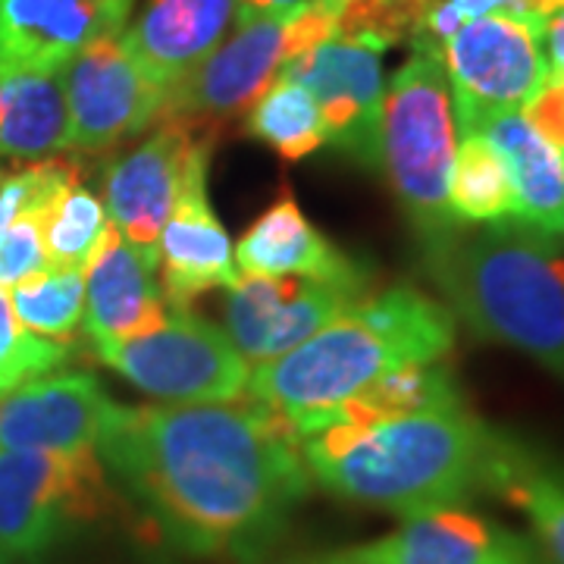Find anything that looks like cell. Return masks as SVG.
I'll list each match as a JSON object with an SVG mask.
<instances>
[{
  "label": "cell",
  "instance_id": "obj_13",
  "mask_svg": "<svg viewBox=\"0 0 564 564\" xmlns=\"http://www.w3.org/2000/svg\"><path fill=\"white\" fill-rule=\"evenodd\" d=\"M280 76L302 82L317 101L323 144L367 170L380 166L383 132V51L348 39H329L285 63Z\"/></svg>",
  "mask_w": 564,
  "mask_h": 564
},
{
  "label": "cell",
  "instance_id": "obj_33",
  "mask_svg": "<svg viewBox=\"0 0 564 564\" xmlns=\"http://www.w3.org/2000/svg\"><path fill=\"white\" fill-rule=\"evenodd\" d=\"M464 20H477L486 13H499V0H448Z\"/></svg>",
  "mask_w": 564,
  "mask_h": 564
},
{
  "label": "cell",
  "instance_id": "obj_19",
  "mask_svg": "<svg viewBox=\"0 0 564 564\" xmlns=\"http://www.w3.org/2000/svg\"><path fill=\"white\" fill-rule=\"evenodd\" d=\"M239 0H148V7L120 32L141 73L173 88L226 39Z\"/></svg>",
  "mask_w": 564,
  "mask_h": 564
},
{
  "label": "cell",
  "instance_id": "obj_11",
  "mask_svg": "<svg viewBox=\"0 0 564 564\" xmlns=\"http://www.w3.org/2000/svg\"><path fill=\"white\" fill-rule=\"evenodd\" d=\"M69 113L66 144L101 154L161 120L170 88L151 82L126 51L120 32L98 39L63 66Z\"/></svg>",
  "mask_w": 564,
  "mask_h": 564
},
{
  "label": "cell",
  "instance_id": "obj_35",
  "mask_svg": "<svg viewBox=\"0 0 564 564\" xmlns=\"http://www.w3.org/2000/svg\"><path fill=\"white\" fill-rule=\"evenodd\" d=\"M321 3H329V7H336V10H345L351 0H321Z\"/></svg>",
  "mask_w": 564,
  "mask_h": 564
},
{
  "label": "cell",
  "instance_id": "obj_16",
  "mask_svg": "<svg viewBox=\"0 0 564 564\" xmlns=\"http://www.w3.org/2000/svg\"><path fill=\"white\" fill-rule=\"evenodd\" d=\"M113 399L91 373H47L0 395V448L98 455Z\"/></svg>",
  "mask_w": 564,
  "mask_h": 564
},
{
  "label": "cell",
  "instance_id": "obj_24",
  "mask_svg": "<svg viewBox=\"0 0 564 564\" xmlns=\"http://www.w3.org/2000/svg\"><path fill=\"white\" fill-rule=\"evenodd\" d=\"M448 210L458 226L514 220V188L505 161L480 132H464L455 148Z\"/></svg>",
  "mask_w": 564,
  "mask_h": 564
},
{
  "label": "cell",
  "instance_id": "obj_17",
  "mask_svg": "<svg viewBox=\"0 0 564 564\" xmlns=\"http://www.w3.org/2000/svg\"><path fill=\"white\" fill-rule=\"evenodd\" d=\"M161 289L173 307H192L210 289H229L242 276L232 242L207 202V166L185 182L158 245Z\"/></svg>",
  "mask_w": 564,
  "mask_h": 564
},
{
  "label": "cell",
  "instance_id": "obj_6",
  "mask_svg": "<svg viewBox=\"0 0 564 564\" xmlns=\"http://www.w3.org/2000/svg\"><path fill=\"white\" fill-rule=\"evenodd\" d=\"M98 361L166 404H226L248 392L251 364L217 323L192 307H173L158 329L95 345Z\"/></svg>",
  "mask_w": 564,
  "mask_h": 564
},
{
  "label": "cell",
  "instance_id": "obj_5",
  "mask_svg": "<svg viewBox=\"0 0 564 564\" xmlns=\"http://www.w3.org/2000/svg\"><path fill=\"white\" fill-rule=\"evenodd\" d=\"M458 122L443 51L414 44V54L386 85L380 163L421 242L458 229L448 210V180Z\"/></svg>",
  "mask_w": 564,
  "mask_h": 564
},
{
  "label": "cell",
  "instance_id": "obj_28",
  "mask_svg": "<svg viewBox=\"0 0 564 564\" xmlns=\"http://www.w3.org/2000/svg\"><path fill=\"white\" fill-rule=\"evenodd\" d=\"M69 361V343H54L25 329L13 311L10 292L0 289V395L61 370Z\"/></svg>",
  "mask_w": 564,
  "mask_h": 564
},
{
  "label": "cell",
  "instance_id": "obj_29",
  "mask_svg": "<svg viewBox=\"0 0 564 564\" xmlns=\"http://www.w3.org/2000/svg\"><path fill=\"white\" fill-rule=\"evenodd\" d=\"M63 192L44 195L39 202L29 204L20 217L7 226V232L0 236V289L10 292L17 282L29 280V276H35L41 270H47L44 226H47V217H51V210H54V204H57Z\"/></svg>",
  "mask_w": 564,
  "mask_h": 564
},
{
  "label": "cell",
  "instance_id": "obj_21",
  "mask_svg": "<svg viewBox=\"0 0 564 564\" xmlns=\"http://www.w3.org/2000/svg\"><path fill=\"white\" fill-rule=\"evenodd\" d=\"M489 496L518 508L552 564H564V458L499 430Z\"/></svg>",
  "mask_w": 564,
  "mask_h": 564
},
{
  "label": "cell",
  "instance_id": "obj_8",
  "mask_svg": "<svg viewBox=\"0 0 564 564\" xmlns=\"http://www.w3.org/2000/svg\"><path fill=\"white\" fill-rule=\"evenodd\" d=\"M443 66L462 135L505 113H521L552 73L543 32L505 13L464 22L443 44Z\"/></svg>",
  "mask_w": 564,
  "mask_h": 564
},
{
  "label": "cell",
  "instance_id": "obj_34",
  "mask_svg": "<svg viewBox=\"0 0 564 564\" xmlns=\"http://www.w3.org/2000/svg\"><path fill=\"white\" fill-rule=\"evenodd\" d=\"M248 564H317L314 562V552H304V555H280V558H258V562H248Z\"/></svg>",
  "mask_w": 564,
  "mask_h": 564
},
{
  "label": "cell",
  "instance_id": "obj_26",
  "mask_svg": "<svg viewBox=\"0 0 564 564\" xmlns=\"http://www.w3.org/2000/svg\"><path fill=\"white\" fill-rule=\"evenodd\" d=\"M13 311L25 329L54 343H73L85 317V270L47 267L10 289Z\"/></svg>",
  "mask_w": 564,
  "mask_h": 564
},
{
  "label": "cell",
  "instance_id": "obj_23",
  "mask_svg": "<svg viewBox=\"0 0 564 564\" xmlns=\"http://www.w3.org/2000/svg\"><path fill=\"white\" fill-rule=\"evenodd\" d=\"M69 113L57 76H3L0 79V158L47 161L66 144Z\"/></svg>",
  "mask_w": 564,
  "mask_h": 564
},
{
  "label": "cell",
  "instance_id": "obj_12",
  "mask_svg": "<svg viewBox=\"0 0 564 564\" xmlns=\"http://www.w3.org/2000/svg\"><path fill=\"white\" fill-rule=\"evenodd\" d=\"M317 564H552L533 533L458 508H436L377 540L314 552Z\"/></svg>",
  "mask_w": 564,
  "mask_h": 564
},
{
  "label": "cell",
  "instance_id": "obj_15",
  "mask_svg": "<svg viewBox=\"0 0 564 564\" xmlns=\"http://www.w3.org/2000/svg\"><path fill=\"white\" fill-rule=\"evenodd\" d=\"M135 0H0V79L57 76L79 51L126 29Z\"/></svg>",
  "mask_w": 564,
  "mask_h": 564
},
{
  "label": "cell",
  "instance_id": "obj_25",
  "mask_svg": "<svg viewBox=\"0 0 564 564\" xmlns=\"http://www.w3.org/2000/svg\"><path fill=\"white\" fill-rule=\"evenodd\" d=\"M248 132L285 161H302L323 144L321 110L302 82L276 76L248 110Z\"/></svg>",
  "mask_w": 564,
  "mask_h": 564
},
{
  "label": "cell",
  "instance_id": "obj_22",
  "mask_svg": "<svg viewBox=\"0 0 564 564\" xmlns=\"http://www.w3.org/2000/svg\"><path fill=\"white\" fill-rule=\"evenodd\" d=\"M480 135L492 141L514 188V220L564 239V154L543 139L524 113L489 120Z\"/></svg>",
  "mask_w": 564,
  "mask_h": 564
},
{
  "label": "cell",
  "instance_id": "obj_4",
  "mask_svg": "<svg viewBox=\"0 0 564 564\" xmlns=\"http://www.w3.org/2000/svg\"><path fill=\"white\" fill-rule=\"evenodd\" d=\"M423 263L455 321L564 383V239L518 220L458 226L423 242Z\"/></svg>",
  "mask_w": 564,
  "mask_h": 564
},
{
  "label": "cell",
  "instance_id": "obj_18",
  "mask_svg": "<svg viewBox=\"0 0 564 564\" xmlns=\"http://www.w3.org/2000/svg\"><path fill=\"white\" fill-rule=\"evenodd\" d=\"M170 311L158 280V263L117 232L110 223L95 258L85 267V333L91 345L122 343L158 329Z\"/></svg>",
  "mask_w": 564,
  "mask_h": 564
},
{
  "label": "cell",
  "instance_id": "obj_36",
  "mask_svg": "<svg viewBox=\"0 0 564 564\" xmlns=\"http://www.w3.org/2000/svg\"><path fill=\"white\" fill-rule=\"evenodd\" d=\"M0 564H7V555H3V552H0Z\"/></svg>",
  "mask_w": 564,
  "mask_h": 564
},
{
  "label": "cell",
  "instance_id": "obj_14",
  "mask_svg": "<svg viewBox=\"0 0 564 564\" xmlns=\"http://www.w3.org/2000/svg\"><path fill=\"white\" fill-rule=\"evenodd\" d=\"M226 292V333L248 364L276 361L364 299L333 282L251 273H242Z\"/></svg>",
  "mask_w": 564,
  "mask_h": 564
},
{
  "label": "cell",
  "instance_id": "obj_2",
  "mask_svg": "<svg viewBox=\"0 0 564 564\" xmlns=\"http://www.w3.org/2000/svg\"><path fill=\"white\" fill-rule=\"evenodd\" d=\"M499 426L464 399L302 436L311 480L345 502L414 518L489 496Z\"/></svg>",
  "mask_w": 564,
  "mask_h": 564
},
{
  "label": "cell",
  "instance_id": "obj_32",
  "mask_svg": "<svg viewBox=\"0 0 564 564\" xmlns=\"http://www.w3.org/2000/svg\"><path fill=\"white\" fill-rule=\"evenodd\" d=\"M302 0H239V17H258V13H282V10H292L299 7Z\"/></svg>",
  "mask_w": 564,
  "mask_h": 564
},
{
  "label": "cell",
  "instance_id": "obj_20",
  "mask_svg": "<svg viewBox=\"0 0 564 564\" xmlns=\"http://www.w3.org/2000/svg\"><path fill=\"white\" fill-rule=\"evenodd\" d=\"M236 267L251 276H302L367 295V273L282 195L236 245Z\"/></svg>",
  "mask_w": 564,
  "mask_h": 564
},
{
  "label": "cell",
  "instance_id": "obj_9",
  "mask_svg": "<svg viewBox=\"0 0 564 564\" xmlns=\"http://www.w3.org/2000/svg\"><path fill=\"white\" fill-rule=\"evenodd\" d=\"M292 10L239 17L232 39H223L188 76L170 88L161 120L214 129L217 122L248 117L285 63L302 54L292 32Z\"/></svg>",
  "mask_w": 564,
  "mask_h": 564
},
{
  "label": "cell",
  "instance_id": "obj_10",
  "mask_svg": "<svg viewBox=\"0 0 564 564\" xmlns=\"http://www.w3.org/2000/svg\"><path fill=\"white\" fill-rule=\"evenodd\" d=\"M210 161V141L198 126L182 120H158L148 139L107 170V214L126 242L158 263L163 223L170 220L185 182Z\"/></svg>",
  "mask_w": 564,
  "mask_h": 564
},
{
  "label": "cell",
  "instance_id": "obj_30",
  "mask_svg": "<svg viewBox=\"0 0 564 564\" xmlns=\"http://www.w3.org/2000/svg\"><path fill=\"white\" fill-rule=\"evenodd\" d=\"M527 122L564 154V73H549L524 110Z\"/></svg>",
  "mask_w": 564,
  "mask_h": 564
},
{
  "label": "cell",
  "instance_id": "obj_31",
  "mask_svg": "<svg viewBox=\"0 0 564 564\" xmlns=\"http://www.w3.org/2000/svg\"><path fill=\"white\" fill-rule=\"evenodd\" d=\"M545 57L552 73H564V7L545 25Z\"/></svg>",
  "mask_w": 564,
  "mask_h": 564
},
{
  "label": "cell",
  "instance_id": "obj_3",
  "mask_svg": "<svg viewBox=\"0 0 564 564\" xmlns=\"http://www.w3.org/2000/svg\"><path fill=\"white\" fill-rule=\"evenodd\" d=\"M455 345V317L414 285L364 295L321 333L251 370L245 399L273 408L302 436L321 433L333 414L386 373L436 364Z\"/></svg>",
  "mask_w": 564,
  "mask_h": 564
},
{
  "label": "cell",
  "instance_id": "obj_1",
  "mask_svg": "<svg viewBox=\"0 0 564 564\" xmlns=\"http://www.w3.org/2000/svg\"><path fill=\"white\" fill-rule=\"evenodd\" d=\"M98 458L166 543L239 564L270 552L314 484L292 423L254 399L113 402Z\"/></svg>",
  "mask_w": 564,
  "mask_h": 564
},
{
  "label": "cell",
  "instance_id": "obj_27",
  "mask_svg": "<svg viewBox=\"0 0 564 564\" xmlns=\"http://www.w3.org/2000/svg\"><path fill=\"white\" fill-rule=\"evenodd\" d=\"M107 229H110V214L101 198L88 192L82 180L73 182L57 198L44 226L47 267L85 270L95 258L98 245L104 242Z\"/></svg>",
  "mask_w": 564,
  "mask_h": 564
},
{
  "label": "cell",
  "instance_id": "obj_7",
  "mask_svg": "<svg viewBox=\"0 0 564 564\" xmlns=\"http://www.w3.org/2000/svg\"><path fill=\"white\" fill-rule=\"evenodd\" d=\"M107 489L98 455L0 448V552L41 562L101 514Z\"/></svg>",
  "mask_w": 564,
  "mask_h": 564
}]
</instances>
